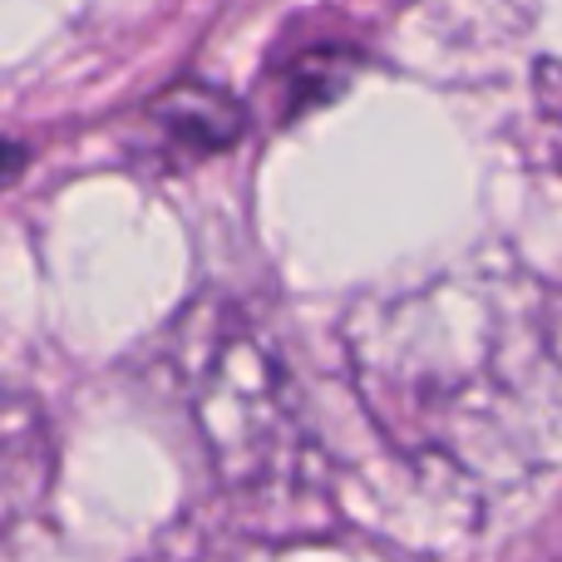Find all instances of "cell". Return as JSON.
I'll return each mask as SVG.
<instances>
[{"instance_id": "1", "label": "cell", "mask_w": 562, "mask_h": 562, "mask_svg": "<svg viewBox=\"0 0 562 562\" xmlns=\"http://www.w3.org/2000/svg\"><path fill=\"white\" fill-rule=\"evenodd\" d=\"M346 356L390 449L469 504L562 474V330L538 281L449 272L356 306Z\"/></svg>"}, {"instance_id": "2", "label": "cell", "mask_w": 562, "mask_h": 562, "mask_svg": "<svg viewBox=\"0 0 562 562\" xmlns=\"http://www.w3.org/2000/svg\"><path fill=\"white\" fill-rule=\"evenodd\" d=\"M188 409L237 528L272 543L316 533L330 488L286 366L243 321L203 326L188 356Z\"/></svg>"}, {"instance_id": "3", "label": "cell", "mask_w": 562, "mask_h": 562, "mask_svg": "<svg viewBox=\"0 0 562 562\" xmlns=\"http://www.w3.org/2000/svg\"><path fill=\"white\" fill-rule=\"evenodd\" d=\"M55 445L40 405L0 385V543L30 524L49 498Z\"/></svg>"}, {"instance_id": "4", "label": "cell", "mask_w": 562, "mask_h": 562, "mask_svg": "<svg viewBox=\"0 0 562 562\" xmlns=\"http://www.w3.org/2000/svg\"><path fill=\"white\" fill-rule=\"evenodd\" d=\"M138 128H144L154 158L183 164V158H207L233 148L247 128V114L233 94L213 85H173L144 109Z\"/></svg>"}, {"instance_id": "5", "label": "cell", "mask_w": 562, "mask_h": 562, "mask_svg": "<svg viewBox=\"0 0 562 562\" xmlns=\"http://www.w3.org/2000/svg\"><path fill=\"white\" fill-rule=\"evenodd\" d=\"M533 99H538V124H543V138H548V158L562 173V65H553V59L538 65Z\"/></svg>"}, {"instance_id": "6", "label": "cell", "mask_w": 562, "mask_h": 562, "mask_svg": "<svg viewBox=\"0 0 562 562\" xmlns=\"http://www.w3.org/2000/svg\"><path fill=\"white\" fill-rule=\"evenodd\" d=\"M20 168H25V148H20V144H5V138H0V188H5L10 178L20 173Z\"/></svg>"}]
</instances>
